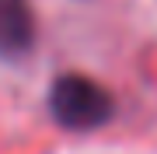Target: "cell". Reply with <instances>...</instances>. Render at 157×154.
I'll use <instances>...</instances> for the list:
<instances>
[{
    "instance_id": "cell-1",
    "label": "cell",
    "mask_w": 157,
    "mask_h": 154,
    "mask_svg": "<svg viewBox=\"0 0 157 154\" xmlns=\"http://www.w3.org/2000/svg\"><path fill=\"white\" fill-rule=\"evenodd\" d=\"M49 112L63 130H98L112 119V95L84 74H63L49 88Z\"/></svg>"
},
{
    "instance_id": "cell-2",
    "label": "cell",
    "mask_w": 157,
    "mask_h": 154,
    "mask_svg": "<svg viewBox=\"0 0 157 154\" xmlns=\"http://www.w3.org/2000/svg\"><path fill=\"white\" fill-rule=\"evenodd\" d=\"M35 42V18L28 0H0V56L21 60Z\"/></svg>"
}]
</instances>
